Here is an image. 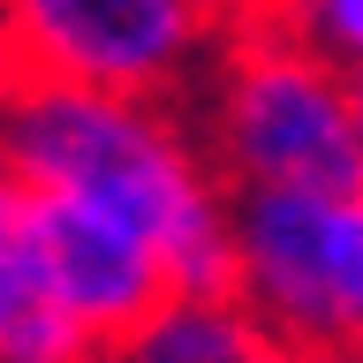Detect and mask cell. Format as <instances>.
I'll use <instances>...</instances> for the list:
<instances>
[{"mask_svg":"<svg viewBox=\"0 0 363 363\" xmlns=\"http://www.w3.org/2000/svg\"><path fill=\"white\" fill-rule=\"evenodd\" d=\"M91 356L84 333L61 318L30 242V189L0 167V363H76Z\"/></svg>","mask_w":363,"mask_h":363,"instance_id":"obj_6","label":"cell"},{"mask_svg":"<svg viewBox=\"0 0 363 363\" xmlns=\"http://www.w3.org/2000/svg\"><path fill=\"white\" fill-rule=\"evenodd\" d=\"M220 53V0H0V68L174 99Z\"/></svg>","mask_w":363,"mask_h":363,"instance_id":"obj_4","label":"cell"},{"mask_svg":"<svg viewBox=\"0 0 363 363\" xmlns=\"http://www.w3.org/2000/svg\"><path fill=\"white\" fill-rule=\"evenodd\" d=\"M30 189V242H38V272L61 318L84 333L91 356H121V340L144 325L159 295H167V257L152 250L144 227H129L121 212L76 197V189Z\"/></svg>","mask_w":363,"mask_h":363,"instance_id":"obj_5","label":"cell"},{"mask_svg":"<svg viewBox=\"0 0 363 363\" xmlns=\"http://www.w3.org/2000/svg\"><path fill=\"white\" fill-rule=\"evenodd\" d=\"M235 295L272 356H363V182L235 189Z\"/></svg>","mask_w":363,"mask_h":363,"instance_id":"obj_3","label":"cell"},{"mask_svg":"<svg viewBox=\"0 0 363 363\" xmlns=\"http://www.w3.org/2000/svg\"><path fill=\"white\" fill-rule=\"evenodd\" d=\"M204 152L227 189H356V76L288 16L250 23L212 68Z\"/></svg>","mask_w":363,"mask_h":363,"instance_id":"obj_2","label":"cell"},{"mask_svg":"<svg viewBox=\"0 0 363 363\" xmlns=\"http://www.w3.org/2000/svg\"><path fill=\"white\" fill-rule=\"evenodd\" d=\"M0 167L121 212L167 257V288H235V189L174 99L23 76L0 84Z\"/></svg>","mask_w":363,"mask_h":363,"instance_id":"obj_1","label":"cell"},{"mask_svg":"<svg viewBox=\"0 0 363 363\" xmlns=\"http://www.w3.org/2000/svg\"><path fill=\"white\" fill-rule=\"evenodd\" d=\"M121 356H144V363H257V356H272V340L235 288H167L144 311V325L121 340Z\"/></svg>","mask_w":363,"mask_h":363,"instance_id":"obj_7","label":"cell"},{"mask_svg":"<svg viewBox=\"0 0 363 363\" xmlns=\"http://www.w3.org/2000/svg\"><path fill=\"white\" fill-rule=\"evenodd\" d=\"M288 23H295L311 45H325L348 76H363V0H303Z\"/></svg>","mask_w":363,"mask_h":363,"instance_id":"obj_8","label":"cell"},{"mask_svg":"<svg viewBox=\"0 0 363 363\" xmlns=\"http://www.w3.org/2000/svg\"><path fill=\"white\" fill-rule=\"evenodd\" d=\"M356 129H363V76H356Z\"/></svg>","mask_w":363,"mask_h":363,"instance_id":"obj_9","label":"cell"}]
</instances>
